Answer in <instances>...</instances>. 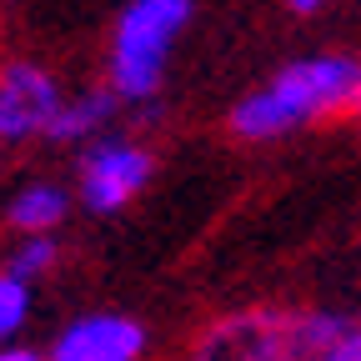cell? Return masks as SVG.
<instances>
[{"mask_svg":"<svg viewBox=\"0 0 361 361\" xmlns=\"http://www.w3.org/2000/svg\"><path fill=\"white\" fill-rule=\"evenodd\" d=\"M156 176V156L146 141H135V135H96V141H85L80 156H75V191L71 201H80L85 211L96 216H116L126 211L135 196L151 186Z\"/></svg>","mask_w":361,"mask_h":361,"instance_id":"277c9868","label":"cell"},{"mask_svg":"<svg viewBox=\"0 0 361 361\" xmlns=\"http://www.w3.org/2000/svg\"><path fill=\"white\" fill-rule=\"evenodd\" d=\"M30 301H35V296H30V286L0 271V346L20 336V326L30 322Z\"/></svg>","mask_w":361,"mask_h":361,"instance_id":"30bf717a","label":"cell"},{"mask_svg":"<svg viewBox=\"0 0 361 361\" xmlns=\"http://www.w3.org/2000/svg\"><path fill=\"white\" fill-rule=\"evenodd\" d=\"M71 186L61 180H25L6 206V226L16 236H56L71 216Z\"/></svg>","mask_w":361,"mask_h":361,"instance_id":"ba28073f","label":"cell"},{"mask_svg":"<svg viewBox=\"0 0 361 361\" xmlns=\"http://www.w3.org/2000/svg\"><path fill=\"white\" fill-rule=\"evenodd\" d=\"M56 261H61L56 236H16V246H11V256H6V276L35 286L40 276H51V271H56Z\"/></svg>","mask_w":361,"mask_h":361,"instance_id":"9c48e42d","label":"cell"},{"mask_svg":"<svg viewBox=\"0 0 361 361\" xmlns=\"http://www.w3.org/2000/svg\"><path fill=\"white\" fill-rule=\"evenodd\" d=\"M66 85L40 61H0V146H30L51 135Z\"/></svg>","mask_w":361,"mask_h":361,"instance_id":"5b68a950","label":"cell"},{"mask_svg":"<svg viewBox=\"0 0 361 361\" xmlns=\"http://www.w3.org/2000/svg\"><path fill=\"white\" fill-rule=\"evenodd\" d=\"M116 96L106 85H90V90H66V101H61V111H56V121H51V135L45 141H56V146H85V141H96V135H106L111 130V121H116Z\"/></svg>","mask_w":361,"mask_h":361,"instance_id":"52a82bcc","label":"cell"},{"mask_svg":"<svg viewBox=\"0 0 361 361\" xmlns=\"http://www.w3.org/2000/svg\"><path fill=\"white\" fill-rule=\"evenodd\" d=\"M351 316L326 306H246L226 311L191 336L186 361H296L306 346L346 326Z\"/></svg>","mask_w":361,"mask_h":361,"instance_id":"7a4b0ae2","label":"cell"},{"mask_svg":"<svg viewBox=\"0 0 361 361\" xmlns=\"http://www.w3.org/2000/svg\"><path fill=\"white\" fill-rule=\"evenodd\" d=\"M191 25V0H130L111 30V51H106V90L126 106H146L161 96L166 66L176 40Z\"/></svg>","mask_w":361,"mask_h":361,"instance_id":"3957f363","label":"cell"},{"mask_svg":"<svg viewBox=\"0 0 361 361\" xmlns=\"http://www.w3.org/2000/svg\"><path fill=\"white\" fill-rule=\"evenodd\" d=\"M281 6H286L291 16H322V11L331 6V0H281Z\"/></svg>","mask_w":361,"mask_h":361,"instance_id":"4fadbf2b","label":"cell"},{"mask_svg":"<svg viewBox=\"0 0 361 361\" xmlns=\"http://www.w3.org/2000/svg\"><path fill=\"white\" fill-rule=\"evenodd\" d=\"M361 106V66L346 51H322V56H301L286 61L271 80L231 106V135L246 146H266L296 135L306 126H326L346 121Z\"/></svg>","mask_w":361,"mask_h":361,"instance_id":"6da1fadb","label":"cell"},{"mask_svg":"<svg viewBox=\"0 0 361 361\" xmlns=\"http://www.w3.org/2000/svg\"><path fill=\"white\" fill-rule=\"evenodd\" d=\"M296 361H361V331H356V322H346L331 336H322L316 346H306Z\"/></svg>","mask_w":361,"mask_h":361,"instance_id":"8fae6325","label":"cell"},{"mask_svg":"<svg viewBox=\"0 0 361 361\" xmlns=\"http://www.w3.org/2000/svg\"><path fill=\"white\" fill-rule=\"evenodd\" d=\"M151 331L126 311H85L75 322H66L51 341V351H40L45 361H146Z\"/></svg>","mask_w":361,"mask_h":361,"instance_id":"8992f818","label":"cell"},{"mask_svg":"<svg viewBox=\"0 0 361 361\" xmlns=\"http://www.w3.org/2000/svg\"><path fill=\"white\" fill-rule=\"evenodd\" d=\"M0 361H45L35 346H20V341H6L0 346Z\"/></svg>","mask_w":361,"mask_h":361,"instance_id":"7c38bea8","label":"cell"}]
</instances>
